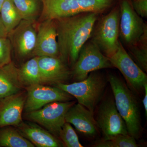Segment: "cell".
<instances>
[{
  "label": "cell",
  "mask_w": 147,
  "mask_h": 147,
  "mask_svg": "<svg viewBox=\"0 0 147 147\" xmlns=\"http://www.w3.org/2000/svg\"><path fill=\"white\" fill-rule=\"evenodd\" d=\"M11 45L8 37H0V67L11 62Z\"/></svg>",
  "instance_id": "cell-27"
},
{
  "label": "cell",
  "mask_w": 147,
  "mask_h": 147,
  "mask_svg": "<svg viewBox=\"0 0 147 147\" xmlns=\"http://www.w3.org/2000/svg\"><path fill=\"white\" fill-rule=\"evenodd\" d=\"M22 20L35 22L40 15L39 0H11Z\"/></svg>",
  "instance_id": "cell-22"
},
{
  "label": "cell",
  "mask_w": 147,
  "mask_h": 147,
  "mask_svg": "<svg viewBox=\"0 0 147 147\" xmlns=\"http://www.w3.org/2000/svg\"><path fill=\"white\" fill-rule=\"evenodd\" d=\"M108 81L118 111L123 119L129 134L138 139L142 131L139 106L136 98L125 84L117 76L110 75Z\"/></svg>",
  "instance_id": "cell-2"
},
{
  "label": "cell",
  "mask_w": 147,
  "mask_h": 147,
  "mask_svg": "<svg viewBox=\"0 0 147 147\" xmlns=\"http://www.w3.org/2000/svg\"><path fill=\"white\" fill-rule=\"evenodd\" d=\"M65 120L86 137H94L97 134L98 127L93 113L79 103H74L69 108Z\"/></svg>",
  "instance_id": "cell-15"
},
{
  "label": "cell",
  "mask_w": 147,
  "mask_h": 147,
  "mask_svg": "<svg viewBox=\"0 0 147 147\" xmlns=\"http://www.w3.org/2000/svg\"><path fill=\"white\" fill-rule=\"evenodd\" d=\"M26 97L19 92L0 100V128L11 125L18 127L22 123Z\"/></svg>",
  "instance_id": "cell-13"
},
{
  "label": "cell",
  "mask_w": 147,
  "mask_h": 147,
  "mask_svg": "<svg viewBox=\"0 0 147 147\" xmlns=\"http://www.w3.org/2000/svg\"><path fill=\"white\" fill-rule=\"evenodd\" d=\"M119 9V36L129 47L139 40L147 28V24L135 12L129 0H122Z\"/></svg>",
  "instance_id": "cell-7"
},
{
  "label": "cell",
  "mask_w": 147,
  "mask_h": 147,
  "mask_svg": "<svg viewBox=\"0 0 147 147\" xmlns=\"http://www.w3.org/2000/svg\"><path fill=\"white\" fill-rule=\"evenodd\" d=\"M137 64L145 72L147 71V28L137 43L128 47Z\"/></svg>",
  "instance_id": "cell-23"
},
{
  "label": "cell",
  "mask_w": 147,
  "mask_h": 147,
  "mask_svg": "<svg viewBox=\"0 0 147 147\" xmlns=\"http://www.w3.org/2000/svg\"><path fill=\"white\" fill-rule=\"evenodd\" d=\"M96 121L104 137L128 134L126 124L118 111L115 100L112 98L105 99L101 102Z\"/></svg>",
  "instance_id": "cell-10"
},
{
  "label": "cell",
  "mask_w": 147,
  "mask_h": 147,
  "mask_svg": "<svg viewBox=\"0 0 147 147\" xmlns=\"http://www.w3.org/2000/svg\"><path fill=\"white\" fill-rule=\"evenodd\" d=\"M0 17L7 35L14 30L22 20L11 0H5L0 9Z\"/></svg>",
  "instance_id": "cell-21"
},
{
  "label": "cell",
  "mask_w": 147,
  "mask_h": 147,
  "mask_svg": "<svg viewBox=\"0 0 147 147\" xmlns=\"http://www.w3.org/2000/svg\"><path fill=\"white\" fill-rule=\"evenodd\" d=\"M74 103V101H71L51 102L38 110L27 113L26 117L59 138L61 129L66 122L67 112Z\"/></svg>",
  "instance_id": "cell-5"
},
{
  "label": "cell",
  "mask_w": 147,
  "mask_h": 147,
  "mask_svg": "<svg viewBox=\"0 0 147 147\" xmlns=\"http://www.w3.org/2000/svg\"><path fill=\"white\" fill-rule=\"evenodd\" d=\"M74 65L73 74L77 82L86 79L92 72L113 67L109 58L91 40L83 45Z\"/></svg>",
  "instance_id": "cell-6"
},
{
  "label": "cell",
  "mask_w": 147,
  "mask_h": 147,
  "mask_svg": "<svg viewBox=\"0 0 147 147\" xmlns=\"http://www.w3.org/2000/svg\"><path fill=\"white\" fill-rule=\"evenodd\" d=\"M98 13L84 12L55 20L57 26L59 57L74 65L83 45L90 38Z\"/></svg>",
  "instance_id": "cell-1"
},
{
  "label": "cell",
  "mask_w": 147,
  "mask_h": 147,
  "mask_svg": "<svg viewBox=\"0 0 147 147\" xmlns=\"http://www.w3.org/2000/svg\"><path fill=\"white\" fill-rule=\"evenodd\" d=\"M114 0H76L83 13H99L110 7Z\"/></svg>",
  "instance_id": "cell-25"
},
{
  "label": "cell",
  "mask_w": 147,
  "mask_h": 147,
  "mask_svg": "<svg viewBox=\"0 0 147 147\" xmlns=\"http://www.w3.org/2000/svg\"><path fill=\"white\" fill-rule=\"evenodd\" d=\"M59 138L66 147H83L76 132L70 123L65 122L60 132Z\"/></svg>",
  "instance_id": "cell-26"
},
{
  "label": "cell",
  "mask_w": 147,
  "mask_h": 147,
  "mask_svg": "<svg viewBox=\"0 0 147 147\" xmlns=\"http://www.w3.org/2000/svg\"><path fill=\"white\" fill-rule=\"evenodd\" d=\"M34 146L33 144L15 129L7 126L0 128V147Z\"/></svg>",
  "instance_id": "cell-20"
},
{
  "label": "cell",
  "mask_w": 147,
  "mask_h": 147,
  "mask_svg": "<svg viewBox=\"0 0 147 147\" xmlns=\"http://www.w3.org/2000/svg\"><path fill=\"white\" fill-rule=\"evenodd\" d=\"M18 131L24 137L38 147H60L63 144L57 137L34 122H22Z\"/></svg>",
  "instance_id": "cell-17"
},
{
  "label": "cell",
  "mask_w": 147,
  "mask_h": 147,
  "mask_svg": "<svg viewBox=\"0 0 147 147\" xmlns=\"http://www.w3.org/2000/svg\"><path fill=\"white\" fill-rule=\"evenodd\" d=\"M21 85L17 69L11 62L0 67V100L20 92Z\"/></svg>",
  "instance_id": "cell-18"
},
{
  "label": "cell",
  "mask_w": 147,
  "mask_h": 147,
  "mask_svg": "<svg viewBox=\"0 0 147 147\" xmlns=\"http://www.w3.org/2000/svg\"><path fill=\"white\" fill-rule=\"evenodd\" d=\"M119 9L115 8L96 22L90 38L102 53L108 58L118 49L120 41Z\"/></svg>",
  "instance_id": "cell-3"
},
{
  "label": "cell",
  "mask_w": 147,
  "mask_h": 147,
  "mask_svg": "<svg viewBox=\"0 0 147 147\" xmlns=\"http://www.w3.org/2000/svg\"><path fill=\"white\" fill-rule=\"evenodd\" d=\"M35 22L22 20L8 35L11 45L21 57L32 53L36 43L37 31Z\"/></svg>",
  "instance_id": "cell-12"
},
{
  "label": "cell",
  "mask_w": 147,
  "mask_h": 147,
  "mask_svg": "<svg viewBox=\"0 0 147 147\" xmlns=\"http://www.w3.org/2000/svg\"><path fill=\"white\" fill-rule=\"evenodd\" d=\"M7 33L6 31L5 28L4 26L1 19L0 17V37H7Z\"/></svg>",
  "instance_id": "cell-30"
},
{
  "label": "cell",
  "mask_w": 147,
  "mask_h": 147,
  "mask_svg": "<svg viewBox=\"0 0 147 147\" xmlns=\"http://www.w3.org/2000/svg\"><path fill=\"white\" fill-rule=\"evenodd\" d=\"M38 61L43 84L64 83L70 76L68 67L59 57H39Z\"/></svg>",
  "instance_id": "cell-14"
},
{
  "label": "cell",
  "mask_w": 147,
  "mask_h": 147,
  "mask_svg": "<svg viewBox=\"0 0 147 147\" xmlns=\"http://www.w3.org/2000/svg\"><path fill=\"white\" fill-rule=\"evenodd\" d=\"M135 12L142 18L147 17V0H130Z\"/></svg>",
  "instance_id": "cell-28"
},
{
  "label": "cell",
  "mask_w": 147,
  "mask_h": 147,
  "mask_svg": "<svg viewBox=\"0 0 147 147\" xmlns=\"http://www.w3.org/2000/svg\"><path fill=\"white\" fill-rule=\"evenodd\" d=\"M18 79L21 84L27 86L42 84L38 66V57H34L17 69Z\"/></svg>",
  "instance_id": "cell-19"
},
{
  "label": "cell",
  "mask_w": 147,
  "mask_h": 147,
  "mask_svg": "<svg viewBox=\"0 0 147 147\" xmlns=\"http://www.w3.org/2000/svg\"><path fill=\"white\" fill-rule=\"evenodd\" d=\"M27 95L24 109L26 113L38 110L54 102H66L73 98L71 95L58 87L37 84L27 87Z\"/></svg>",
  "instance_id": "cell-8"
},
{
  "label": "cell",
  "mask_w": 147,
  "mask_h": 147,
  "mask_svg": "<svg viewBox=\"0 0 147 147\" xmlns=\"http://www.w3.org/2000/svg\"><path fill=\"white\" fill-rule=\"evenodd\" d=\"M42 9L41 21L57 20L83 13L76 0H40Z\"/></svg>",
  "instance_id": "cell-16"
},
{
  "label": "cell",
  "mask_w": 147,
  "mask_h": 147,
  "mask_svg": "<svg viewBox=\"0 0 147 147\" xmlns=\"http://www.w3.org/2000/svg\"><path fill=\"white\" fill-rule=\"evenodd\" d=\"M96 147H137L136 139L129 134H119L104 137L94 145Z\"/></svg>",
  "instance_id": "cell-24"
},
{
  "label": "cell",
  "mask_w": 147,
  "mask_h": 147,
  "mask_svg": "<svg viewBox=\"0 0 147 147\" xmlns=\"http://www.w3.org/2000/svg\"><path fill=\"white\" fill-rule=\"evenodd\" d=\"M144 90L145 95L144 99H143V104L145 111V115L147 116V83L144 85Z\"/></svg>",
  "instance_id": "cell-29"
},
{
  "label": "cell",
  "mask_w": 147,
  "mask_h": 147,
  "mask_svg": "<svg viewBox=\"0 0 147 147\" xmlns=\"http://www.w3.org/2000/svg\"><path fill=\"white\" fill-rule=\"evenodd\" d=\"M56 86L75 97L78 103L94 113L102 97L105 83L100 74L93 71L83 81L71 84L61 83Z\"/></svg>",
  "instance_id": "cell-4"
},
{
  "label": "cell",
  "mask_w": 147,
  "mask_h": 147,
  "mask_svg": "<svg viewBox=\"0 0 147 147\" xmlns=\"http://www.w3.org/2000/svg\"><path fill=\"white\" fill-rule=\"evenodd\" d=\"M38 27L36 43L32 55L34 57H59L57 32L55 20L41 21Z\"/></svg>",
  "instance_id": "cell-11"
},
{
  "label": "cell",
  "mask_w": 147,
  "mask_h": 147,
  "mask_svg": "<svg viewBox=\"0 0 147 147\" xmlns=\"http://www.w3.org/2000/svg\"><path fill=\"white\" fill-rule=\"evenodd\" d=\"M5 0H0V9L3 3L4 2Z\"/></svg>",
  "instance_id": "cell-31"
},
{
  "label": "cell",
  "mask_w": 147,
  "mask_h": 147,
  "mask_svg": "<svg viewBox=\"0 0 147 147\" xmlns=\"http://www.w3.org/2000/svg\"><path fill=\"white\" fill-rule=\"evenodd\" d=\"M109 59L113 67L119 70L133 89L139 91L144 89L147 83V75L132 60L121 41L117 50Z\"/></svg>",
  "instance_id": "cell-9"
}]
</instances>
